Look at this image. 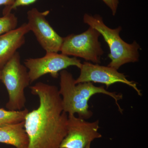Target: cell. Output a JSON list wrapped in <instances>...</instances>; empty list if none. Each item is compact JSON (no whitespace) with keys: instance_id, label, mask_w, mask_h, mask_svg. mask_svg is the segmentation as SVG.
<instances>
[{"instance_id":"obj_16","label":"cell","mask_w":148,"mask_h":148,"mask_svg":"<svg viewBox=\"0 0 148 148\" xmlns=\"http://www.w3.org/2000/svg\"><path fill=\"white\" fill-rule=\"evenodd\" d=\"M15 0H0V6L10 7L13 4Z\"/></svg>"},{"instance_id":"obj_4","label":"cell","mask_w":148,"mask_h":148,"mask_svg":"<svg viewBox=\"0 0 148 148\" xmlns=\"http://www.w3.org/2000/svg\"><path fill=\"white\" fill-rule=\"evenodd\" d=\"M1 80L8 92L9 100L6 104L8 110L21 111L25 108V89L31 84L28 71L21 64L18 52L14 55L1 70Z\"/></svg>"},{"instance_id":"obj_1","label":"cell","mask_w":148,"mask_h":148,"mask_svg":"<svg viewBox=\"0 0 148 148\" xmlns=\"http://www.w3.org/2000/svg\"><path fill=\"white\" fill-rule=\"evenodd\" d=\"M29 88L38 97L39 105L24 119L28 148H60L67 133L68 115L63 110L58 87L39 82Z\"/></svg>"},{"instance_id":"obj_13","label":"cell","mask_w":148,"mask_h":148,"mask_svg":"<svg viewBox=\"0 0 148 148\" xmlns=\"http://www.w3.org/2000/svg\"><path fill=\"white\" fill-rule=\"evenodd\" d=\"M18 22V18L14 14L3 13V16L0 17V36L16 29Z\"/></svg>"},{"instance_id":"obj_6","label":"cell","mask_w":148,"mask_h":148,"mask_svg":"<svg viewBox=\"0 0 148 148\" xmlns=\"http://www.w3.org/2000/svg\"><path fill=\"white\" fill-rule=\"evenodd\" d=\"M24 64L28 70L31 84L46 74L57 78L61 71L73 66L80 69L82 65L80 60L76 57L56 52L46 53L40 58L26 59Z\"/></svg>"},{"instance_id":"obj_5","label":"cell","mask_w":148,"mask_h":148,"mask_svg":"<svg viewBox=\"0 0 148 148\" xmlns=\"http://www.w3.org/2000/svg\"><path fill=\"white\" fill-rule=\"evenodd\" d=\"M101 36L98 31L91 27L79 34L69 35L63 38L60 51L68 56L79 57L94 64H99L104 53L99 41Z\"/></svg>"},{"instance_id":"obj_11","label":"cell","mask_w":148,"mask_h":148,"mask_svg":"<svg viewBox=\"0 0 148 148\" xmlns=\"http://www.w3.org/2000/svg\"><path fill=\"white\" fill-rule=\"evenodd\" d=\"M0 143L16 148H28L29 138L24 128V121L0 127Z\"/></svg>"},{"instance_id":"obj_17","label":"cell","mask_w":148,"mask_h":148,"mask_svg":"<svg viewBox=\"0 0 148 148\" xmlns=\"http://www.w3.org/2000/svg\"><path fill=\"white\" fill-rule=\"evenodd\" d=\"M90 144H91V143H89V144H88V145L86 146V147L85 148H90Z\"/></svg>"},{"instance_id":"obj_18","label":"cell","mask_w":148,"mask_h":148,"mask_svg":"<svg viewBox=\"0 0 148 148\" xmlns=\"http://www.w3.org/2000/svg\"><path fill=\"white\" fill-rule=\"evenodd\" d=\"M1 70H0V81L1 80Z\"/></svg>"},{"instance_id":"obj_3","label":"cell","mask_w":148,"mask_h":148,"mask_svg":"<svg viewBox=\"0 0 148 148\" xmlns=\"http://www.w3.org/2000/svg\"><path fill=\"white\" fill-rule=\"evenodd\" d=\"M83 21L98 31L108 45L110 50L108 56L111 60L108 66L118 70L124 64L139 61L140 45L135 41L131 44L125 42L119 35L121 27L114 29L110 28L98 14H85Z\"/></svg>"},{"instance_id":"obj_14","label":"cell","mask_w":148,"mask_h":148,"mask_svg":"<svg viewBox=\"0 0 148 148\" xmlns=\"http://www.w3.org/2000/svg\"><path fill=\"white\" fill-rule=\"evenodd\" d=\"M38 0H15L13 4L10 7H5L3 13L11 12L13 10H16L19 7L27 6L36 3Z\"/></svg>"},{"instance_id":"obj_2","label":"cell","mask_w":148,"mask_h":148,"mask_svg":"<svg viewBox=\"0 0 148 148\" xmlns=\"http://www.w3.org/2000/svg\"><path fill=\"white\" fill-rule=\"evenodd\" d=\"M60 88L58 89L62 98V106L65 112L69 114L78 115L84 119L90 118L92 112L89 110L88 103L92 96L96 94H105L114 99L120 113L123 110L118 101L123 98L121 93L108 91L103 86H96L92 82L76 84L75 79L71 73L66 70L59 73Z\"/></svg>"},{"instance_id":"obj_7","label":"cell","mask_w":148,"mask_h":148,"mask_svg":"<svg viewBox=\"0 0 148 148\" xmlns=\"http://www.w3.org/2000/svg\"><path fill=\"white\" fill-rule=\"evenodd\" d=\"M49 11L40 12L33 8L27 12V22L30 31L34 33L37 41L46 53L60 51L63 38L55 32L47 19Z\"/></svg>"},{"instance_id":"obj_9","label":"cell","mask_w":148,"mask_h":148,"mask_svg":"<svg viewBox=\"0 0 148 148\" xmlns=\"http://www.w3.org/2000/svg\"><path fill=\"white\" fill-rule=\"evenodd\" d=\"M79 69V76L75 79L76 84L84 82L98 83L106 85L108 88L114 84L121 83L132 87L140 96L142 95L141 90L134 82L127 79L124 74L119 73L113 68L84 62Z\"/></svg>"},{"instance_id":"obj_15","label":"cell","mask_w":148,"mask_h":148,"mask_svg":"<svg viewBox=\"0 0 148 148\" xmlns=\"http://www.w3.org/2000/svg\"><path fill=\"white\" fill-rule=\"evenodd\" d=\"M111 10L113 15L116 14L118 7L119 0H102Z\"/></svg>"},{"instance_id":"obj_12","label":"cell","mask_w":148,"mask_h":148,"mask_svg":"<svg viewBox=\"0 0 148 148\" xmlns=\"http://www.w3.org/2000/svg\"><path fill=\"white\" fill-rule=\"evenodd\" d=\"M29 111L24 108L21 111H12L0 108V127L6 125L24 121Z\"/></svg>"},{"instance_id":"obj_8","label":"cell","mask_w":148,"mask_h":148,"mask_svg":"<svg viewBox=\"0 0 148 148\" xmlns=\"http://www.w3.org/2000/svg\"><path fill=\"white\" fill-rule=\"evenodd\" d=\"M99 121L88 122L75 114L68 115L67 133L60 148H85L95 139L102 137L98 132Z\"/></svg>"},{"instance_id":"obj_10","label":"cell","mask_w":148,"mask_h":148,"mask_svg":"<svg viewBox=\"0 0 148 148\" xmlns=\"http://www.w3.org/2000/svg\"><path fill=\"white\" fill-rule=\"evenodd\" d=\"M30 32L27 23L0 36V70L25 43V36Z\"/></svg>"},{"instance_id":"obj_19","label":"cell","mask_w":148,"mask_h":148,"mask_svg":"<svg viewBox=\"0 0 148 148\" xmlns=\"http://www.w3.org/2000/svg\"><path fill=\"white\" fill-rule=\"evenodd\" d=\"M16 148L14 147V148Z\"/></svg>"}]
</instances>
